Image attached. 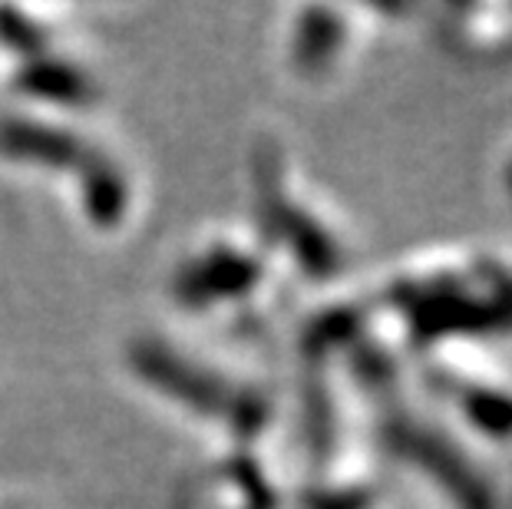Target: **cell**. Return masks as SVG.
Masks as SVG:
<instances>
[{
  "instance_id": "1",
  "label": "cell",
  "mask_w": 512,
  "mask_h": 509,
  "mask_svg": "<svg viewBox=\"0 0 512 509\" xmlns=\"http://www.w3.org/2000/svg\"><path fill=\"white\" fill-rule=\"evenodd\" d=\"M496 189H499V199L512 209V139L506 143L503 153H499V162H496Z\"/></svg>"
}]
</instances>
